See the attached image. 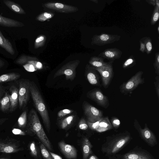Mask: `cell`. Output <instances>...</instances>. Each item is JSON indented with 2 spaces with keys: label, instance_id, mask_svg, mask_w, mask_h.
Instances as JSON below:
<instances>
[{
  "label": "cell",
  "instance_id": "cell-1",
  "mask_svg": "<svg viewBox=\"0 0 159 159\" xmlns=\"http://www.w3.org/2000/svg\"><path fill=\"white\" fill-rule=\"evenodd\" d=\"M130 133L125 131L107 137L101 148V151L105 157L116 155L132 139Z\"/></svg>",
  "mask_w": 159,
  "mask_h": 159
},
{
  "label": "cell",
  "instance_id": "cell-2",
  "mask_svg": "<svg viewBox=\"0 0 159 159\" xmlns=\"http://www.w3.org/2000/svg\"><path fill=\"white\" fill-rule=\"evenodd\" d=\"M25 129L26 133L36 136L50 151L53 150L52 144L44 131L36 111L33 109L29 113Z\"/></svg>",
  "mask_w": 159,
  "mask_h": 159
},
{
  "label": "cell",
  "instance_id": "cell-3",
  "mask_svg": "<svg viewBox=\"0 0 159 159\" xmlns=\"http://www.w3.org/2000/svg\"><path fill=\"white\" fill-rule=\"evenodd\" d=\"M30 90L34 105L41 117L45 128L49 132L51 123L48 112L42 96L33 82H30Z\"/></svg>",
  "mask_w": 159,
  "mask_h": 159
},
{
  "label": "cell",
  "instance_id": "cell-4",
  "mask_svg": "<svg viewBox=\"0 0 159 159\" xmlns=\"http://www.w3.org/2000/svg\"><path fill=\"white\" fill-rule=\"evenodd\" d=\"M134 126L140 137L148 145L153 147L157 145L158 141L156 136L149 128L146 123L145 124L144 127L143 129L137 120L135 119Z\"/></svg>",
  "mask_w": 159,
  "mask_h": 159
},
{
  "label": "cell",
  "instance_id": "cell-5",
  "mask_svg": "<svg viewBox=\"0 0 159 159\" xmlns=\"http://www.w3.org/2000/svg\"><path fill=\"white\" fill-rule=\"evenodd\" d=\"M116 155L118 159H155L149 152L138 146L126 153Z\"/></svg>",
  "mask_w": 159,
  "mask_h": 159
},
{
  "label": "cell",
  "instance_id": "cell-6",
  "mask_svg": "<svg viewBox=\"0 0 159 159\" xmlns=\"http://www.w3.org/2000/svg\"><path fill=\"white\" fill-rule=\"evenodd\" d=\"M143 74V71H139L129 80L123 83L120 87V92L126 94L131 93L139 84L144 83V79L142 78Z\"/></svg>",
  "mask_w": 159,
  "mask_h": 159
},
{
  "label": "cell",
  "instance_id": "cell-7",
  "mask_svg": "<svg viewBox=\"0 0 159 159\" xmlns=\"http://www.w3.org/2000/svg\"><path fill=\"white\" fill-rule=\"evenodd\" d=\"M23 149L19 140L8 138L0 139V152L14 153Z\"/></svg>",
  "mask_w": 159,
  "mask_h": 159
},
{
  "label": "cell",
  "instance_id": "cell-8",
  "mask_svg": "<svg viewBox=\"0 0 159 159\" xmlns=\"http://www.w3.org/2000/svg\"><path fill=\"white\" fill-rule=\"evenodd\" d=\"M82 107L84 115L88 122L94 123L100 120L103 117L102 111L87 102L84 101L83 102Z\"/></svg>",
  "mask_w": 159,
  "mask_h": 159
},
{
  "label": "cell",
  "instance_id": "cell-9",
  "mask_svg": "<svg viewBox=\"0 0 159 159\" xmlns=\"http://www.w3.org/2000/svg\"><path fill=\"white\" fill-rule=\"evenodd\" d=\"M80 62V61L78 60L68 62L56 72L54 75V78L64 75L66 79L73 80L76 75V69Z\"/></svg>",
  "mask_w": 159,
  "mask_h": 159
},
{
  "label": "cell",
  "instance_id": "cell-10",
  "mask_svg": "<svg viewBox=\"0 0 159 159\" xmlns=\"http://www.w3.org/2000/svg\"><path fill=\"white\" fill-rule=\"evenodd\" d=\"M30 82L27 80H21L19 82V103L20 109L24 108L28 101L30 93Z\"/></svg>",
  "mask_w": 159,
  "mask_h": 159
},
{
  "label": "cell",
  "instance_id": "cell-11",
  "mask_svg": "<svg viewBox=\"0 0 159 159\" xmlns=\"http://www.w3.org/2000/svg\"><path fill=\"white\" fill-rule=\"evenodd\" d=\"M120 36L117 34L102 33L95 35L92 38L91 44L102 46L113 43L120 40Z\"/></svg>",
  "mask_w": 159,
  "mask_h": 159
},
{
  "label": "cell",
  "instance_id": "cell-12",
  "mask_svg": "<svg viewBox=\"0 0 159 159\" xmlns=\"http://www.w3.org/2000/svg\"><path fill=\"white\" fill-rule=\"evenodd\" d=\"M113 62L109 61L107 62L106 65L101 67L95 68L100 75L102 84L103 87L105 88L108 87L113 76Z\"/></svg>",
  "mask_w": 159,
  "mask_h": 159
},
{
  "label": "cell",
  "instance_id": "cell-13",
  "mask_svg": "<svg viewBox=\"0 0 159 159\" xmlns=\"http://www.w3.org/2000/svg\"><path fill=\"white\" fill-rule=\"evenodd\" d=\"M87 96L98 105L105 108H107L109 106L108 97L99 89H94L89 91L87 93Z\"/></svg>",
  "mask_w": 159,
  "mask_h": 159
},
{
  "label": "cell",
  "instance_id": "cell-14",
  "mask_svg": "<svg viewBox=\"0 0 159 159\" xmlns=\"http://www.w3.org/2000/svg\"><path fill=\"white\" fill-rule=\"evenodd\" d=\"M43 6L48 9L66 13L75 12L79 10L76 7L59 2H48L44 4Z\"/></svg>",
  "mask_w": 159,
  "mask_h": 159
},
{
  "label": "cell",
  "instance_id": "cell-15",
  "mask_svg": "<svg viewBox=\"0 0 159 159\" xmlns=\"http://www.w3.org/2000/svg\"><path fill=\"white\" fill-rule=\"evenodd\" d=\"M38 60L35 57L22 55L17 59L16 62L22 65L26 70H33L35 69L38 70L37 65L39 62Z\"/></svg>",
  "mask_w": 159,
  "mask_h": 159
},
{
  "label": "cell",
  "instance_id": "cell-16",
  "mask_svg": "<svg viewBox=\"0 0 159 159\" xmlns=\"http://www.w3.org/2000/svg\"><path fill=\"white\" fill-rule=\"evenodd\" d=\"M61 151L67 159H75L77 157V151L73 146L61 141L58 143Z\"/></svg>",
  "mask_w": 159,
  "mask_h": 159
},
{
  "label": "cell",
  "instance_id": "cell-17",
  "mask_svg": "<svg viewBox=\"0 0 159 159\" xmlns=\"http://www.w3.org/2000/svg\"><path fill=\"white\" fill-rule=\"evenodd\" d=\"M95 68L89 64L85 67V75L89 83L97 86H101L100 77Z\"/></svg>",
  "mask_w": 159,
  "mask_h": 159
},
{
  "label": "cell",
  "instance_id": "cell-18",
  "mask_svg": "<svg viewBox=\"0 0 159 159\" xmlns=\"http://www.w3.org/2000/svg\"><path fill=\"white\" fill-rule=\"evenodd\" d=\"M122 54V52L120 49L112 48L106 49L100 53L98 56L113 62L116 60L120 58Z\"/></svg>",
  "mask_w": 159,
  "mask_h": 159
},
{
  "label": "cell",
  "instance_id": "cell-19",
  "mask_svg": "<svg viewBox=\"0 0 159 159\" xmlns=\"http://www.w3.org/2000/svg\"><path fill=\"white\" fill-rule=\"evenodd\" d=\"M9 90L11 102L9 109L10 111L12 112L15 110L19 102L18 89L15 86L12 85L10 88Z\"/></svg>",
  "mask_w": 159,
  "mask_h": 159
},
{
  "label": "cell",
  "instance_id": "cell-20",
  "mask_svg": "<svg viewBox=\"0 0 159 159\" xmlns=\"http://www.w3.org/2000/svg\"><path fill=\"white\" fill-rule=\"evenodd\" d=\"M92 147L93 145L88 139L84 137L82 142V159H88L89 156L93 153Z\"/></svg>",
  "mask_w": 159,
  "mask_h": 159
},
{
  "label": "cell",
  "instance_id": "cell-21",
  "mask_svg": "<svg viewBox=\"0 0 159 159\" xmlns=\"http://www.w3.org/2000/svg\"><path fill=\"white\" fill-rule=\"evenodd\" d=\"M0 25L7 27H18L24 25L21 22L3 17L0 15Z\"/></svg>",
  "mask_w": 159,
  "mask_h": 159
},
{
  "label": "cell",
  "instance_id": "cell-22",
  "mask_svg": "<svg viewBox=\"0 0 159 159\" xmlns=\"http://www.w3.org/2000/svg\"><path fill=\"white\" fill-rule=\"evenodd\" d=\"M112 128L108 118L106 117L101 119L95 131L101 133L111 129Z\"/></svg>",
  "mask_w": 159,
  "mask_h": 159
},
{
  "label": "cell",
  "instance_id": "cell-23",
  "mask_svg": "<svg viewBox=\"0 0 159 159\" xmlns=\"http://www.w3.org/2000/svg\"><path fill=\"white\" fill-rule=\"evenodd\" d=\"M0 46L12 55L15 54L14 50L10 42L6 39L0 30Z\"/></svg>",
  "mask_w": 159,
  "mask_h": 159
},
{
  "label": "cell",
  "instance_id": "cell-24",
  "mask_svg": "<svg viewBox=\"0 0 159 159\" xmlns=\"http://www.w3.org/2000/svg\"><path fill=\"white\" fill-rule=\"evenodd\" d=\"M4 3L14 12L20 14H25L26 13L20 6L14 2L9 0H4Z\"/></svg>",
  "mask_w": 159,
  "mask_h": 159
},
{
  "label": "cell",
  "instance_id": "cell-25",
  "mask_svg": "<svg viewBox=\"0 0 159 159\" xmlns=\"http://www.w3.org/2000/svg\"><path fill=\"white\" fill-rule=\"evenodd\" d=\"M75 118L74 115L68 116L58 121L59 127L63 129H66L70 126Z\"/></svg>",
  "mask_w": 159,
  "mask_h": 159
},
{
  "label": "cell",
  "instance_id": "cell-26",
  "mask_svg": "<svg viewBox=\"0 0 159 159\" xmlns=\"http://www.w3.org/2000/svg\"><path fill=\"white\" fill-rule=\"evenodd\" d=\"M104 59L99 56H93L90 58L89 62L91 66L95 68H100L107 63V62H105Z\"/></svg>",
  "mask_w": 159,
  "mask_h": 159
},
{
  "label": "cell",
  "instance_id": "cell-27",
  "mask_svg": "<svg viewBox=\"0 0 159 159\" xmlns=\"http://www.w3.org/2000/svg\"><path fill=\"white\" fill-rule=\"evenodd\" d=\"M11 102L9 95L6 93L4 96L0 100V108L1 110L5 112L10 109Z\"/></svg>",
  "mask_w": 159,
  "mask_h": 159
},
{
  "label": "cell",
  "instance_id": "cell-28",
  "mask_svg": "<svg viewBox=\"0 0 159 159\" xmlns=\"http://www.w3.org/2000/svg\"><path fill=\"white\" fill-rule=\"evenodd\" d=\"M20 77V75L16 73L12 72L0 75V83L15 80Z\"/></svg>",
  "mask_w": 159,
  "mask_h": 159
},
{
  "label": "cell",
  "instance_id": "cell-29",
  "mask_svg": "<svg viewBox=\"0 0 159 159\" xmlns=\"http://www.w3.org/2000/svg\"><path fill=\"white\" fill-rule=\"evenodd\" d=\"M141 40L145 45L146 51L147 54H150L152 49V46L151 39L149 37H145L141 39Z\"/></svg>",
  "mask_w": 159,
  "mask_h": 159
},
{
  "label": "cell",
  "instance_id": "cell-30",
  "mask_svg": "<svg viewBox=\"0 0 159 159\" xmlns=\"http://www.w3.org/2000/svg\"><path fill=\"white\" fill-rule=\"evenodd\" d=\"M27 113L26 111H24L20 115L18 120L19 126L22 129L25 128L27 122Z\"/></svg>",
  "mask_w": 159,
  "mask_h": 159
},
{
  "label": "cell",
  "instance_id": "cell-31",
  "mask_svg": "<svg viewBox=\"0 0 159 159\" xmlns=\"http://www.w3.org/2000/svg\"><path fill=\"white\" fill-rule=\"evenodd\" d=\"M29 149L31 156L36 159H38L39 153L36 144L34 141L31 142L29 145Z\"/></svg>",
  "mask_w": 159,
  "mask_h": 159
},
{
  "label": "cell",
  "instance_id": "cell-32",
  "mask_svg": "<svg viewBox=\"0 0 159 159\" xmlns=\"http://www.w3.org/2000/svg\"><path fill=\"white\" fill-rule=\"evenodd\" d=\"M136 64V61L134 57L130 56L124 62L122 67L124 69H126L134 66Z\"/></svg>",
  "mask_w": 159,
  "mask_h": 159
},
{
  "label": "cell",
  "instance_id": "cell-33",
  "mask_svg": "<svg viewBox=\"0 0 159 159\" xmlns=\"http://www.w3.org/2000/svg\"><path fill=\"white\" fill-rule=\"evenodd\" d=\"M39 148L42 155L44 159H53L49 151L43 144H40Z\"/></svg>",
  "mask_w": 159,
  "mask_h": 159
},
{
  "label": "cell",
  "instance_id": "cell-34",
  "mask_svg": "<svg viewBox=\"0 0 159 159\" xmlns=\"http://www.w3.org/2000/svg\"><path fill=\"white\" fill-rule=\"evenodd\" d=\"M159 17V7L155 6L151 19V25H154L158 20Z\"/></svg>",
  "mask_w": 159,
  "mask_h": 159
},
{
  "label": "cell",
  "instance_id": "cell-35",
  "mask_svg": "<svg viewBox=\"0 0 159 159\" xmlns=\"http://www.w3.org/2000/svg\"><path fill=\"white\" fill-rule=\"evenodd\" d=\"M46 40V37L44 35H41L38 37L35 40L34 47L37 48L43 46Z\"/></svg>",
  "mask_w": 159,
  "mask_h": 159
},
{
  "label": "cell",
  "instance_id": "cell-36",
  "mask_svg": "<svg viewBox=\"0 0 159 159\" xmlns=\"http://www.w3.org/2000/svg\"><path fill=\"white\" fill-rule=\"evenodd\" d=\"M73 112V110L69 109H64L60 110L58 112L57 114V121L62 119L66 116L72 113Z\"/></svg>",
  "mask_w": 159,
  "mask_h": 159
},
{
  "label": "cell",
  "instance_id": "cell-37",
  "mask_svg": "<svg viewBox=\"0 0 159 159\" xmlns=\"http://www.w3.org/2000/svg\"><path fill=\"white\" fill-rule=\"evenodd\" d=\"M53 16V14L52 13L44 12L38 16L37 17L36 19L41 21H44L52 18Z\"/></svg>",
  "mask_w": 159,
  "mask_h": 159
},
{
  "label": "cell",
  "instance_id": "cell-38",
  "mask_svg": "<svg viewBox=\"0 0 159 159\" xmlns=\"http://www.w3.org/2000/svg\"><path fill=\"white\" fill-rule=\"evenodd\" d=\"M153 66L156 73L159 75V52H157L155 54V59L153 63Z\"/></svg>",
  "mask_w": 159,
  "mask_h": 159
},
{
  "label": "cell",
  "instance_id": "cell-39",
  "mask_svg": "<svg viewBox=\"0 0 159 159\" xmlns=\"http://www.w3.org/2000/svg\"><path fill=\"white\" fill-rule=\"evenodd\" d=\"M78 127L80 129L82 130H86L88 129V126L87 121L84 118H82L80 121Z\"/></svg>",
  "mask_w": 159,
  "mask_h": 159
},
{
  "label": "cell",
  "instance_id": "cell-40",
  "mask_svg": "<svg viewBox=\"0 0 159 159\" xmlns=\"http://www.w3.org/2000/svg\"><path fill=\"white\" fill-rule=\"evenodd\" d=\"M111 124L112 127L116 129H117L120 125V121L117 117H113L111 119Z\"/></svg>",
  "mask_w": 159,
  "mask_h": 159
},
{
  "label": "cell",
  "instance_id": "cell-41",
  "mask_svg": "<svg viewBox=\"0 0 159 159\" xmlns=\"http://www.w3.org/2000/svg\"><path fill=\"white\" fill-rule=\"evenodd\" d=\"M156 81L154 82L158 98H159V76L157 75L155 77Z\"/></svg>",
  "mask_w": 159,
  "mask_h": 159
},
{
  "label": "cell",
  "instance_id": "cell-42",
  "mask_svg": "<svg viewBox=\"0 0 159 159\" xmlns=\"http://www.w3.org/2000/svg\"><path fill=\"white\" fill-rule=\"evenodd\" d=\"M12 131L13 134L16 135H25L26 134V132L18 129L14 128Z\"/></svg>",
  "mask_w": 159,
  "mask_h": 159
},
{
  "label": "cell",
  "instance_id": "cell-43",
  "mask_svg": "<svg viewBox=\"0 0 159 159\" xmlns=\"http://www.w3.org/2000/svg\"><path fill=\"white\" fill-rule=\"evenodd\" d=\"M140 47L139 48L140 51L142 53L145 52L146 48L145 44L141 40H139Z\"/></svg>",
  "mask_w": 159,
  "mask_h": 159
},
{
  "label": "cell",
  "instance_id": "cell-44",
  "mask_svg": "<svg viewBox=\"0 0 159 159\" xmlns=\"http://www.w3.org/2000/svg\"><path fill=\"white\" fill-rule=\"evenodd\" d=\"M49 152L52 156L53 159H62V157L59 155L54 153L51 151H49Z\"/></svg>",
  "mask_w": 159,
  "mask_h": 159
},
{
  "label": "cell",
  "instance_id": "cell-45",
  "mask_svg": "<svg viewBox=\"0 0 159 159\" xmlns=\"http://www.w3.org/2000/svg\"><path fill=\"white\" fill-rule=\"evenodd\" d=\"M155 0H146L145 1L149 4L152 5L153 6H155Z\"/></svg>",
  "mask_w": 159,
  "mask_h": 159
},
{
  "label": "cell",
  "instance_id": "cell-46",
  "mask_svg": "<svg viewBox=\"0 0 159 159\" xmlns=\"http://www.w3.org/2000/svg\"><path fill=\"white\" fill-rule=\"evenodd\" d=\"M88 159H99L97 156L94 154H92L89 157Z\"/></svg>",
  "mask_w": 159,
  "mask_h": 159
},
{
  "label": "cell",
  "instance_id": "cell-47",
  "mask_svg": "<svg viewBox=\"0 0 159 159\" xmlns=\"http://www.w3.org/2000/svg\"><path fill=\"white\" fill-rule=\"evenodd\" d=\"M8 119L7 118H2L0 119V126L7 120Z\"/></svg>",
  "mask_w": 159,
  "mask_h": 159
},
{
  "label": "cell",
  "instance_id": "cell-48",
  "mask_svg": "<svg viewBox=\"0 0 159 159\" xmlns=\"http://www.w3.org/2000/svg\"><path fill=\"white\" fill-rule=\"evenodd\" d=\"M108 157V159H118L116 155L109 156Z\"/></svg>",
  "mask_w": 159,
  "mask_h": 159
},
{
  "label": "cell",
  "instance_id": "cell-49",
  "mask_svg": "<svg viewBox=\"0 0 159 159\" xmlns=\"http://www.w3.org/2000/svg\"><path fill=\"white\" fill-rule=\"evenodd\" d=\"M155 6L159 7V1L158 0H155Z\"/></svg>",
  "mask_w": 159,
  "mask_h": 159
},
{
  "label": "cell",
  "instance_id": "cell-50",
  "mask_svg": "<svg viewBox=\"0 0 159 159\" xmlns=\"http://www.w3.org/2000/svg\"><path fill=\"white\" fill-rule=\"evenodd\" d=\"M2 88L0 87V99L2 96ZM1 99H0V100Z\"/></svg>",
  "mask_w": 159,
  "mask_h": 159
},
{
  "label": "cell",
  "instance_id": "cell-51",
  "mask_svg": "<svg viewBox=\"0 0 159 159\" xmlns=\"http://www.w3.org/2000/svg\"><path fill=\"white\" fill-rule=\"evenodd\" d=\"M90 1L96 3H98V0H90Z\"/></svg>",
  "mask_w": 159,
  "mask_h": 159
},
{
  "label": "cell",
  "instance_id": "cell-52",
  "mask_svg": "<svg viewBox=\"0 0 159 159\" xmlns=\"http://www.w3.org/2000/svg\"><path fill=\"white\" fill-rule=\"evenodd\" d=\"M3 65V62L0 59V67L2 66Z\"/></svg>",
  "mask_w": 159,
  "mask_h": 159
},
{
  "label": "cell",
  "instance_id": "cell-53",
  "mask_svg": "<svg viewBox=\"0 0 159 159\" xmlns=\"http://www.w3.org/2000/svg\"><path fill=\"white\" fill-rule=\"evenodd\" d=\"M0 159H10V158L8 157H2L0 158Z\"/></svg>",
  "mask_w": 159,
  "mask_h": 159
},
{
  "label": "cell",
  "instance_id": "cell-54",
  "mask_svg": "<svg viewBox=\"0 0 159 159\" xmlns=\"http://www.w3.org/2000/svg\"><path fill=\"white\" fill-rule=\"evenodd\" d=\"M157 30L158 33L159 34V25H158Z\"/></svg>",
  "mask_w": 159,
  "mask_h": 159
},
{
  "label": "cell",
  "instance_id": "cell-55",
  "mask_svg": "<svg viewBox=\"0 0 159 159\" xmlns=\"http://www.w3.org/2000/svg\"></svg>",
  "mask_w": 159,
  "mask_h": 159
}]
</instances>
